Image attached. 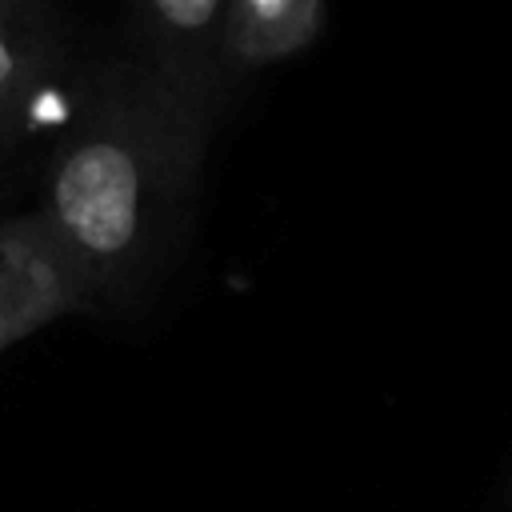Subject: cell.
Segmentation results:
<instances>
[{"label":"cell","mask_w":512,"mask_h":512,"mask_svg":"<svg viewBox=\"0 0 512 512\" xmlns=\"http://www.w3.org/2000/svg\"><path fill=\"white\" fill-rule=\"evenodd\" d=\"M72 312L96 304L52 228L36 212L0 216V352Z\"/></svg>","instance_id":"4"},{"label":"cell","mask_w":512,"mask_h":512,"mask_svg":"<svg viewBox=\"0 0 512 512\" xmlns=\"http://www.w3.org/2000/svg\"><path fill=\"white\" fill-rule=\"evenodd\" d=\"M212 132L120 48L92 60L72 120L44 152L32 212L80 268L96 312L144 300L180 256Z\"/></svg>","instance_id":"1"},{"label":"cell","mask_w":512,"mask_h":512,"mask_svg":"<svg viewBox=\"0 0 512 512\" xmlns=\"http://www.w3.org/2000/svg\"><path fill=\"white\" fill-rule=\"evenodd\" d=\"M328 28V0H228L224 80L236 92L248 76L304 56Z\"/></svg>","instance_id":"5"},{"label":"cell","mask_w":512,"mask_h":512,"mask_svg":"<svg viewBox=\"0 0 512 512\" xmlns=\"http://www.w3.org/2000/svg\"><path fill=\"white\" fill-rule=\"evenodd\" d=\"M228 0H124L120 56L212 128L232 104L224 80Z\"/></svg>","instance_id":"3"},{"label":"cell","mask_w":512,"mask_h":512,"mask_svg":"<svg viewBox=\"0 0 512 512\" xmlns=\"http://www.w3.org/2000/svg\"><path fill=\"white\" fill-rule=\"evenodd\" d=\"M88 68L52 0H0V160L40 140L52 148L80 104Z\"/></svg>","instance_id":"2"}]
</instances>
